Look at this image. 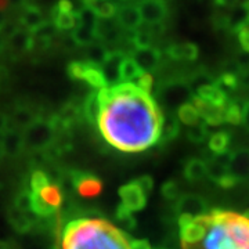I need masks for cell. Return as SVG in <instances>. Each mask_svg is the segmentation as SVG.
Here are the masks:
<instances>
[{
    "mask_svg": "<svg viewBox=\"0 0 249 249\" xmlns=\"http://www.w3.org/2000/svg\"><path fill=\"white\" fill-rule=\"evenodd\" d=\"M101 112L97 124L108 144L124 152H139L160 142L163 116L151 94L134 83L98 90Z\"/></svg>",
    "mask_w": 249,
    "mask_h": 249,
    "instance_id": "6da1fadb",
    "label": "cell"
},
{
    "mask_svg": "<svg viewBox=\"0 0 249 249\" xmlns=\"http://www.w3.org/2000/svg\"><path fill=\"white\" fill-rule=\"evenodd\" d=\"M62 249H132V241L107 220L78 219L62 232Z\"/></svg>",
    "mask_w": 249,
    "mask_h": 249,
    "instance_id": "7a4b0ae2",
    "label": "cell"
},
{
    "mask_svg": "<svg viewBox=\"0 0 249 249\" xmlns=\"http://www.w3.org/2000/svg\"><path fill=\"white\" fill-rule=\"evenodd\" d=\"M68 73L73 79L85 80L90 88L96 90L104 89L107 86V82L104 78V73L101 71V67L86 61H73L68 67Z\"/></svg>",
    "mask_w": 249,
    "mask_h": 249,
    "instance_id": "3957f363",
    "label": "cell"
},
{
    "mask_svg": "<svg viewBox=\"0 0 249 249\" xmlns=\"http://www.w3.org/2000/svg\"><path fill=\"white\" fill-rule=\"evenodd\" d=\"M180 237L183 245H196L204 238L208 227V214L202 217H193L187 214H180Z\"/></svg>",
    "mask_w": 249,
    "mask_h": 249,
    "instance_id": "277c9868",
    "label": "cell"
},
{
    "mask_svg": "<svg viewBox=\"0 0 249 249\" xmlns=\"http://www.w3.org/2000/svg\"><path fill=\"white\" fill-rule=\"evenodd\" d=\"M227 230L238 249L249 248V217L245 214L226 212Z\"/></svg>",
    "mask_w": 249,
    "mask_h": 249,
    "instance_id": "5b68a950",
    "label": "cell"
},
{
    "mask_svg": "<svg viewBox=\"0 0 249 249\" xmlns=\"http://www.w3.org/2000/svg\"><path fill=\"white\" fill-rule=\"evenodd\" d=\"M142 21L147 25L160 24L168 16V6L165 0H140L137 4Z\"/></svg>",
    "mask_w": 249,
    "mask_h": 249,
    "instance_id": "8992f818",
    "label": "cell"
},
{
    "mask_svg": "<svg viewBox=\"0 0 249 249\" xmlns=\"http://www.w3.org/2000/svg\"><path fill=\"white\" fill-rule=\"evenodd\" d=\"M119 196L122 199V206L130 212L140 211L145 206V202H147V194L142 191V187L136 181H132L122 187L119 190Z\"/></svg>",
    "mask_w": 249,
    "mask_h": 249,
    "instance_id": "52a82bcc",
    "label": "cell"
},
{
    "mask_svg": "<svg viewBox=\"0 0 249 249\" xmlns=\"http://www.w3.org/2000/svg\"><path fill=\"white\" fill-rule=\"evenodd\" d=\"M53 133V124H46V122H34L29 124L27 129V134L24 139V144L27 142V145L32 148H42L52 139Z\"/></svg>",
    "mask_w": 249,
    "mask_h": 249,
    "instance_id": "ba28073f",
    "label": "cell"
},
{
    "mask_svg": "<svg viewBox=\"0 0 249 249\" xmlns=\"http://www.w3.org/2000/svg\"><path fill=\"white\" fill-rule=\"evenodd\" d=\"M116 24L124 31H136L142 24V16L136 4H124L116 9Z\"/></svg>",
    "mask_w": 249,
    "mask_h": 249,
    "instance_id": "9c48e42d",
    "label": "cell"
},
{
    "mask_svg": "<svg viewBox=\"0 0 249 249\" xmlns=\"http://www.w3.org/2000/svg\"><path fill=\"white\" fill-rule=\"evenodd\" d=\"M126 54L121 50H114L109 52L106 58V61L101 65V71L104 73V78L107 82V86H114L119 80V70H121V64L124 60Z\"/></svg>",
    "mask_w": 249,
    "mask_h": 249,
    "instance_id": "30bf717a",
    "label": "cell"
},
{
    "mask_svg": "<svg viewBox=\"0 0 249 249\" xmlns=\"http://www.w3.org/2000/svg\"><path fill=\"white\" fill-rule=\"evenodd\" d=\"M136 64L142 68V71L150 73L151 71H154L158 65H160V52L155 47H142V49H136L132 55Z\"/></svg>",
    "mask_w": 249,
    "mask_h": 249,
    "instance_id": "8fae6325",
    "label": "cell"
},
{
    "mask_svg": "<svg viewBox=\"0 0 249 249\" xmlns=\"http://www.w3.org/2000/svg\"><path fill=\"white\" fill-rule=\"evenodd\" d=\"M193 104L196 106V108L199 112L201 119L204 121L206 124L211 126H217L224 122V107H216L212 106L209 103H206L204 100H201L199 97L193 98Z\"/></svg>",
    "mask_w": 249,
    "mask_h": 249,
    "instance_id": "7c38bea8",
    "label": "cell"
},
{
    "mask_svg": "<svg viewBox=\"0 0 249 249\" xmlns=\"http://www.w3.org/2000/svg\"><path fill=\"white\" fill-rule=\"evenodd\" d=\"M196 97H199L201 100H204L212 106H216V107H224L229 101L226 91L222 88H219L216 82L198 86Z\"/></svg>",
    "mask_w": 249,
    "mask_h": 249,
    "instance_id": "4fadbf2b",
    "label": "cell"
},
{
    "mask_svg": "<svg viewBox=\"0 0 249 249\" xmlns=\"http://www.w3.org/2000/svg\"><path fill=\"white\" fill-rule=\"evenodd\" d=\"M227 166L237 181L240 178H249V150L245 148L234 152L227 162Z\"/></svg>",
    "mask_w": 249,
    "mask_h": 249,
    "instance_id": "5bb4252c",
    "label": "cell"
},
{
    "mask_svg": "<svg viewBox=\"0 0 249 249\" xmlns=\"http://www.w3.org/2000/svg\"><path fill=\"white\" fill-rule=\"evenodd\" d=\"M19 22L22 24L24 29L34 34L36 29L45 22V18H43V14L39 10V7H36L35 4H31V3H25L21 7Z\"/></svg>",
    "mask_w": 249,
    "mask_h": 249,
    "instance_id": "9a60e30c",
    "label": "cell"
},
{
    "mask_svg": "<svg viewBox=\"0 0 249 249\" xmlns=\"http://www.w3.org/2000/svg\"><path fill=\"white\" fill-rule=\"evenodd\" d=\"M178 212L181 214L193 216V217H202L206 216V204L201 196H183L178 205Z\"/></svg>",
    "mask_w": 249,
    "mask_h": 249,
    "instance_id": "2e32d148",
    "label": "cell"
},
{
    "mask_svg": "<svg viewBox=\"0 0 249 249\" xmlns=\"http://www.w3.org/2000/svg\"><path fill=\"white\" fill-rule=\"evenodd\" d=\"M166 54L172 60H176V61H194L198 58L199 49L196 43H191V42L176 43V45H170L166 49Z\"/></svg>",
    "mask_w": 249,
    "mask_h": 249,
    "instance_id": "e0dca14e",
    "label": "cell"
},
{
    "mask_svg": "<svg viewBox=\"0 0 249 249\" xmlns=\"http://www.w3.org/2000/svg\"><path fill=\"white\" fill-rule=\"evenodd\" d=\"M9 45L16 53H25L35 47L34 35L27 29H17L9 36Z\"/></svg>",
    "mask_w": 249,
    "mask_h": 249,
    "instance_id": "ac0fdd59",
    "label": "cell"
},
{
    "mask_svg": "<svg viewBox=\"0 0 249 249\" xmlns=\"http://www.w3.org/2000/svg\"><path fill=\"white\" fill-rule=\"evenodd\" d=\"M52 17H53V24L60 31H71L79 25L78 13L73 10H62L55 6L52 13Z\"/></svg>",
    "mask_w": 249,
    "mask_h": 249,
    "instance_id": "d6986e66",
    "label": "cell"
},
{
    "mask_svg": "<svg viewBox=\"0 0 249 249\" xmlns=\"http://www.w3.org/2000/svg\"><path fill=\"white\" fill-rule=\"evenodd\" d=\"M75 184L78 188V193L85 198H93V196H98L103 188V184L97 178L86 176V175H82L79 178H75Z\"/></svg>",
    "mask_w": 249,
    "mask_h": 249,
    "instance_id": "ffe728a7",
    "label": "cell"
},
{
    "mask_svg": "<svg viewBox=\"0 0 249 249\" xmlns=\"http://www.w3.org/2000/svg\"><path fill=\"white\" fill-rule=\"evenodd\" d=\"M142 73L144 71H142V68L136 64L132 57H124V60L121 64V70H119L121 83H134Z\"/></svg>",
    "mask_w": 249,
    "mask_h": 249,
    "instance_id": "44dd1931",
    "label": "cell"
},
{
    "mask_svg": "<svg viewBox=\"0 0 249 249\" xmlns=\"http://www.w3.org/2000/svg\"><path fill=\"white\" fill-rule=\"evenodd\" d=\"M83 111L85 115L89 119L90 122H96L97 124L100 112H101V103H100V96H98V90H94L93 93H90L89 97L85 100L83 103Z\"/></svg>",
    "mask_w": 249,
    "mask_h": 249,
    "instance_id": "7402d4cb",
    "label": "cell"
},
{
    "mask_svg": "<svg viewBox=\"0 0 249 249\" xmlns=\"http://www.w3.org/2000/svg\"><path fill=\"white\" fill-rule=\"evenodd\" d=\"M86 6H89L100 19H111L116 14V7L107 0H90Z\"/></svg>",
    "mask_w": 249,
    "mask_h": 249,
    "instance_id": "603a6c76",
    "label": "cell"
},
{
    "mask_svg": "<svg viewBox=\"0 0 249 249\" xmlns=\"http://www.w3.org/2000/svg\"><path fill=\"white\" fill-rule=\"evenodd\" d=\"M72 39L75 43L79 46H89L97 40L96 29L94 28L85 27V25H78L75 29H72Z\"/></svg>",
    "mask_w": 249,
    "mask_h": 249,
    "instance_id": "cb8c5ba5",
    "label": "cell"
},
{
    "mask_svg": "<svg viewBox=\"0 0 249 249\" xmlns=\"http://www.w3.org/2000/svg\"><path fill=\"white\" fill-rule=\"evenodd\" d=\"M86 58L88 61L91 64H96V65H103V62L106 61L109 50L107 49V46L101 42H94L91 45L86 46Z\"/></svg>",
    "mask_w": 249,
    "mask_h": 249,
    "instance_id": "d4e9b609",
    "label": "cell"
},
{
    "mask_svg": "<svg viewBox=\"0 0 249 249\" xmlns=\"http://www.w3.org/2000/svg\"><path fill=\"white\" fill-rule=\"evenodd\" d=\"M178 121L181 124H187V126H194L198 122H201V116L199 112L196 108V106L193 103H186V104H181L178 107Z\"/></svg>",
    "mask_w": 249,
    "mask_h": 249,
    "instance_id": "484cf974",
    "label": "cell"
},
{
    "mask_svg": "<svg viewBox=\"0 0 249 249\" xmlns=\"http://www.w3.org/2000/svg\"><path fill=\"white\" fill-rule=\"evenodd\" d=\"M36 194L40 196L43 199V202L46 205H49L52 209H57L62 202V194L60 188L57 186H53V184L46 186L42 191H39Z\"/></svg>",
    "mask_w": 249,
    "mask_h": 249,
    "instance_id": "4316f807",
    "label": "cell"
},
{
    "mask_svg": "<svg viewBox=\"0 0 249 249\" xmlns=\"http://www.w3.org/2000/svg\"><path fill=\"white\" fill-rule=\"evenodd\" d=\"M184 173L190 181H199L206 178V163L201 160H191L186 165Z\"/></svg>",
    "mask_w": 249,
    "mask_h": 249,
    "instance_id": "83f0119b",
    "label": "cell"
},
{
    "mask_svg": "<svg viewBox=\"0 0 249 249\" xmlns=\"http://www.w3.org/2000/svg\"><path fill=\"white\" fill-rule=\"evenodd\" d=\"M230 145V136L226 132H217L211 136L209 139V148L217 154V155H223L229 150Z\"/></svg>",
    "mask_w": 249,
    "mask_h": 249,
    "instance_id": "f1b7e54d",
    "label": "cell"
},
{
    "mask_svg": "<svg viewBox=\"0 0 249 249\" xmlns=\"http://www.w3.org/2000/svg\"><path fill=\"white\" fill-rule=\"evenodd\" d=\"M24 144V139L22 136L17 133H4L3 136V142L0 144L1 151L7 152V154H17L21 147Z\"/></svg>",
    "mask_w": 249,
    "mask_h": 249,
    "instance_id": "f546056e",
    "label": "cell"
},
{
    "mask_svg": "<svg viewBox=\"0 0 249 249\" xmlns=\"http://www.w3.org/2000/svg\"><path fill=\"white\" fill-rule=\"evenodd\" d=\"M178 133V121L176 118H163L160 126V137L162 142H169L175 139Z\"/></svg>",
    "mask_w": 249,
    "mask_h": 249,
    "instance_id": "4dcf8cb0",
    "label": "cell"
},
{
    "mask_svg": "<svg viewBox=\"0 0 249 249\" xmlns=\"http://www.w3.org/2000/svg\"><path fill=\"white\" fill-rule=\"evenodd\" d=\"M224 121L231 124H238L242 121V108L237 103H229L224 106Z\"/></svg>",
    "mask_w": 249,
    "mask_h": 249,
    "instance_id": "1f68e13d",
    "label": "cell"
},
{
    "mask_svg": "<svg viewBox=\"0 0 249 249\" xmlns=\"http://www.w3.org/2000/svg\"><path fill=\"white\" fill-rule=\"evenodd\" d=\"M78 13V19H79V25H85V27L94 28L96 29V25H97L98 19L100 18L94 14V11L90 9L89 6H83L82 9L76 11Z\"/></svg>",
    "mask_w": 249,
    "mask_h": 249,
    "instance_id": "d6a6232c",
    "label": "cell"
},
{
    "mask_svg": "<svg viewBox=\"0 0 249 249\" xmlns=\"http://www.w3.org/2000/svg\"><path fill=\"white\" fill-rule=\"evenodd\" d=\"M29 198H31V211H34L36 214H39V216H49L54 211L49 205H46L43 202V199L37 196L36 193H31Z\"/></svg>",
    "mask_w": 249,
    "mask_h": 249,
    "instance_id": "836d02e7",
    "label": "cell"
},
{
    "mask_svg": "<svg viewBox=\"0 0 249 249\" xmlns=\"http://www.w3.org/2000/svg\"><path fill=\"white\" fill-rule=\"evenodd\" d=\"M187 136L191 142H202L208 137V129L205 126V122H198L194 126H188Z\"/></svg>",
    "mask_w": 249,
    "mask_h": 249,
    "instance_id": "e575fe53",
    "label": "cell"
},
{
    "mask_svg": "<svg viewBox=\"0 0 249 249\" xmlns=\"http://www.w3.org/2000/svg\"><path fill=\"white\" fill-rule=\"evenodd\" d=\"M10 220L13 223V226L17 229L18 231H25L31 227V223H29V219L25 214V212L19 211V209H16L14 212L10 213Z\"/></svg>",
    "mask_w": 249,
    "mask_h": 249,
    "instance_id": "d590c367",
    "label": "cell"
},
{
    "mask_svg": "<svg viewBox=\"0 0 249 249\" xmlns=\"http://www.w3.org/2000/svg\"><path fill=\"white\" fill-rule=\"evenodd\" d=\"M216 83H217V86L222 88L223 90H235L238 88L240 79H238V75H235V73L224 72Z\"/></svg>",
    "mask_w": 249,
    "mask_h": 249,
    "instance_id": "8d00e7d4",
    "label": "cell"
},
{
    "mask_svg": "<svg viewBox=\"0 0 249 249\" xmlns=\"http://www.w3.org/2000/svg\"><path fill=\"white\" fill-rule=\"evenodd\" d=\"M46 186H49V178L47 175L37 170L32 176H31V187H32V193H39L42 191Z\"/></svg>",
    "mask_w": 249,
    "mask_h": 249,
    "instance_id": "74e56055",
    "label": "cell"
},
{
    "mask_svg": "<svg viewBox=\"0 0 249 249\" xmlns=\"http://www.w3.org/2000/svg\"><path fill=\"white\" fill-rule=\"evenodd\" d=\"M237 34H238V40L242 52L249 53V19L237 31Z\"/></svg>",
    "mask_w": 249,
    "mask_h": 249,
    "instance_id": "f35d334b",
    "label": "cell"
},
{
    "mask_svg": "<svg viewBox=\"0 0 249 249\" xmlns=\"http://www.w3.org/2000/svg\"><path fill=\"white\" fill-rule=\"evenodd\" d=\"M116 217H118L119 222L124 223L127 229H132L134 226V219L132 217V212L127 211V209L124 208L122 205L119 206V209H118V212H116Z\"/></svg>",
    "mask_w": 249,
    "mask_h": 249,
    "instance_id": "ab89813d",
    "label": "cell"
},
{
    "mask_svg": "<svg viewBox=\"0 0 249 249\" xmlns=\"http://www.w3.org/2000/svg\"><path fill=\"white\" fill-rule=\"evenodd\" d=\"M134 85H136L137 88H140L142 90H144V91H147V93H151L152 76L150 75V73L144 72L142 76L134 82Z\"/></svg>",
    "mask_w": 249,
    "mask_h": 249,
    "instance_id": "60d3db41",
    "label": "cell"
},
{
    "mask_svg": "<svg viewBox=\"0 0 249 249\" xmlns=\"http://www.w3.org/2000/svg\"><path fill=\"white\" fill-rule=\"evenodd\" d=\"M162 194H163V196H166L168 199H175L178 194V184L173 183V181L166 183L165 186L162 187Z\"/></svg>",
    "mask_w": 249,
    "mask_h": 249,
    "instance_id": "b9f144b4",
    "label": "cell"
},
{
    "mask_svg": "<svg viewBox=\"0 0 249 249\" xmlns=\"http://www.w3.org/2000/svg\"><path fill=\"white\" fill-rule=\"evenodd\" d=\"M136 183L139 186L142 187V190L148 196L151 193L152 190V178H148V176H144V178H140L139 180H136Z\"/></svg>",
    "mask_w": 249,
    "mask_h": 249,
    "instance_id": "7bdbcfd3",
    "label": "cell"
},
{
    "mask_svg": "<svg viewBox=\"0 0 249 249\" xmlns=\"http://www.w3.org/2000/svg\"><path fill=\"white\" fill-rule=\"evenodd\" d=\"M214 4L223 9H234L238 4V0H213Z\"/></svg>",
    "mask_w": 249,
    "mask_h": 249,
    "instance_id": "ee69618b",
    "label": "cell"
},
{
    "mask_svg": "<svg viewBox=\"0 0 249 249\" xmlns=\"http://www.w3.org/2000/svg\"><path fill=\"white\" fill-rule=\"evenodd\" d=\"M241 124H244L249 130V101H247L242 107V121Z\"/></svg>",
    "mask_w": 249,
    "mask_h": 249,
    "instance_id": "f6af8a7d",
    "label": "cell"
},
{
    "mask_svg": "<svg viewBox=\"0 0 249 249\" xmlns=\"http://www.w3.org/2000/svg\"><path fill=\"white\" fill-rule=\"evenodd\" d=\"M132 249H152L147 241H132Z\"/></svg>",
    "mask_w": 249,
    "mask_h": 249,
    "instance_id": "bcb514c9",
    "label": "cell"
},
{
    "mask_svg": "<svg viewBox=\"0 0 249 249\" xmlns=\"http://www.w3.org/2000/svg\"><path fill=\"white\" fill-rule=\"evenodd\" d=\"M9 3L13 7H22L27 1L25 0H9Z\"/></svg>",
    "mask_w": 249,
    "mask_h": 249,
    "instance_id": "7dc6e473",
    "label": "cell"
},
{
    "mask_svg": "<svg viewBox=\"0 0 249 249\" xmlns=\"http://www.w3.org/2000/svg\"><path fill=\"white\" fill-rule=\"evenodd\" d=\"M107 1H109L111 4H114L116 9H119L121 6L126 4V1H127V0H107Z\"/></svg>",
    "mask_w": 249,
    "mask_h": 249,
    "instance_id": "c3c4849f",
    "label": "cell"
},
{
    "mask_svg": "<svg viewBox=\"0 0 249 249\" xmlns=\"http://www.w3.org/2000/svg\"><path fill=\"white\" fill-rule=\"evenodd\" d=\"M0 249H18L14 244L10 242H0Z\"/></svg>",
    "mask_w": 249,
    "mask_h": 249,
    "instance_id": "681fc988",
    "label": "cell"
},
{
    "mask_svg": "<svg viewBox=\"0 0 249 249\" xmlns=\"http://www.w3.org/2000/svg\"><path fill=\"white\" fill-rule=\"evenodd\" d=\"M6 126H7V122H6V118L3 115H0V133L6 130Z\"/></svg>",
    "mask_w": 249,
    "mask_h": 249,
    "instance_id": "f907efd6",
    "label": "cell"
},
{
    "mask_svg": "<svg viewBox=\"0 0 249 249\" xmlns=\"http://www.w3.org/2000/svg\"><path fill=\"white\" fill-rule=\"evenodd\" d=\"M10 6L9 0H0V11H4Z\"/></svg>",
    "mask_w": 249,
    "mask_h": 249,
    "instance_id": "816d5d0a",
    "label": "cell"
},
{
    "mask_svg": "<svg viewBox=\"0 0 249 249\" xmlns=\"http://www.w3.org/2000/svg\"><path fill=\"white\" fill-rule=\"evenodd\" d=\"M4 24H6V19H4V14L3 11H0V31L4 28Z\"/></svg>",
    "mask_w": 249,
    "mask_h": 249,
    "instance_id": "f5cc1de1",
    "label": "cell"
},
{
    "mask_svg": "<svg viewBox=\"0 0 249 249\" xmlns=\"http://www.w3.org/2000/svg\"><path fill=\"white\" fill-rule=\"evenodd\" d=\"M3 47H4V37L0 35V52L3 50Z\"/></svg>",
    "mask_w": 249,
    "mask_h": 249,
    "instance_id": "db71d44e",
    "label": "cell"
},
{
    "mask_svg": "<svg viewBox=\"0 0 249 249\" xmlns=\"http://www.w3.org/2000/svg\"><path fill=\"white\" fill-rule=\"evenodd\" d=\"M1 154H3V151H1V147H0V158H1Z\"/></svg>",
    "mask_w": 249,
    "mask_h": 249,
    "instance_id": "11a10c76",
    "label": "cell"
},
{
    "mask_svg": "<svg viewBox=\"0 0 249 249\" xmlns=\"http://www.w3.org/2000/svg\"><path fill=\"white\" fill-rule=\"evenodd\" d=\"M83 1H85V4H86V3H89L90 0H83Z\"/></svg>",
    "mask_w": 249,
    "mask_h": 249,
    "instance_id": "9f6ffc18",
    "label": "cell"
},
{
    "mask_svg": "<svg viewBox=\"0 0 249 249\" xmlns=\"http://www.w3.org/2000/svg\"><path fill=\"white\" fill-rule=\"evenodd\" d=\"M247 249H249V248H247Z\"/></svg>",
    "mask_w": 249,
    "mask_h": 249,
    "instance_id": "6f0895ef",
    "label": "cell"
}]
</instances>
